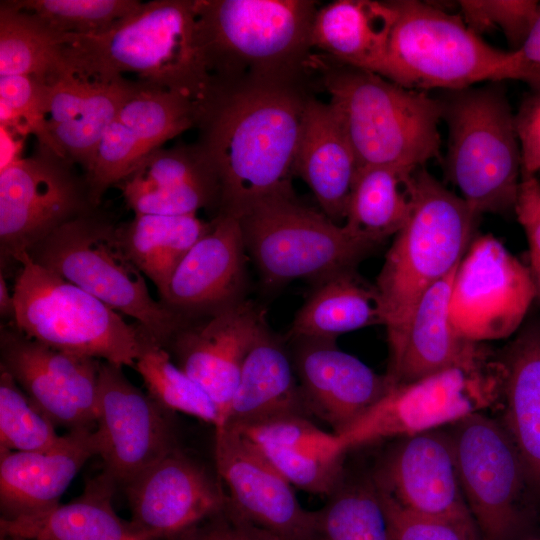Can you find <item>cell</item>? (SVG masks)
Listing matches in <instances>:
<instances>
[{
  "label": "cell",
  "mask_w": 540,
  "mask_h": 540,
  "mask_svg": "<svg viewBox=\"0 0 540 540\" xmlns=\"http://www.w3.org/2000/svg\"><path fill=\"white\" fill-rule=\"evenodd\" d=\"M307 97L297 84L213 79L196 127L219 181L217 214L240 219L264 201L295 195Z\"/></svg>",
  "instance_id": "1"
},
{
  "label": "cell",
  "mask_w": 540,
  "mask_h": 540,
  "mask_svg": "<svg viewBox=\"0 0 540 540\" xmlns=\"http://www.w3.org/2000/svg\"><path fill=\"white\" fill-rule=\"evenodd\" d=\"M64 72L137 80L203 102L212 84L197 21L196 0L142 2L104 32L71 36L63 48Z\"/></svg>",
  "instance_id": "2"
},
{
  "label": "cell",
  "mask_w": 540,
  "mask_h": 540,
  "mask_svg": "<svg viewBox=\"0 0 540 540\" xmlns=\"http://www.w3.org/2000/svg\"><path fill=\"white\" fill-rule=\"evenodd\" d=\"M322 84L353 148L359 168L416 169L440 159L439 98L406 88L376 73L312 54Z\"/></svg>",
  "instance_id": "3"
},
{
  "label": "cell",
  "mask_w": 540,
  "mask_h": 540,
  "mask_svg": "<svg viewBox=\"0 0 540 540\" xmlns=\"http://www.w3.org/2000/svg\"><path fill=\"white\" fill-rule=\"evenodd\" d=\"M317 2L196 0L208 70L223 83L297 84L312 56Z\"/></svg>",
  "instance_id": "4"
},
{
  "label": "cell",
  "mask_w": 540,
  "mask_h": 540,
  "mask_svg": "<svg viewBox=\"0 0 540 540\" xmlns=\"http://www.w3.org/2000/svg\"><path fill=\"white\" fill-rule=\"evenodd\" d=\"M392 2L397 17L380 76L420 91H452L506 79L540 89V76L517 51L491 46L460 14L416 0Z\"/></svg>",
  "instance_id": "5"
},
{
  "label": "cell",
  "mask_w": 540,
  "mask_h": 540,
  "mask_svg": "<svg viewBox=\"0 0 540 540\" xmlns=\"http://www.w3.org/2000/svg\"><path fill=\"white\" fill-rule=\"evenodd\" d=\"M412 182L409 217L394 235L375 283L387 342L400 333L420 297L459 265L479 217L424 167L413 172Z\"/></svg>",
  "instance_id": "6"
},
{
  "label": "cell",
  "mask_w": 540,
  "mask_h": 540,
  "mask_svg": "<svg viewBox=\"0 0 540 540\" xmlns=\"http://www.w3.org/2000/svg\"><path fill=\"white\" fill-rule=\"evenodd\" d=\"M445 170L478 215L514 211L522 173L519 139L499 82L444 91Z\"/></svg>",
  "instance_id": "7"
},
{
  "label": "cell",
  "mask_w": 540,
  "mask_h": 540,
  "mask_svg": "<svg viewBox=\"0 0 540 540\" xmlns=\"http://www.w3.org/2000/svg\"><path fill=\"white\" fill-rule=\"evenodd\" d=\"M13 286L15 327L54 349L134 368L145 346L154 342L140 326L126 322L109 306L35 262L28 251Z\"/></svg>",
  "instance_id": "8"
},
{
  "label": "cell",
  "mask_w": 540,
  "mask_h": 540,
  "mask_svg": "<svg viewBox=\"0 0 540 540\" xmlns=\"http://www.w3.org/2000/svg\"><path fill=\"white\" fill-rule=\"evenodd\" d=\"M28 253L41 266L135 319L158 345L165 347L185 323L150 295L117 225L96 209L57 228Z\"/></svg>",
  "instance_id": "9"
},
{
  "label": "cell",
  "mask_w": 540,
  "mask_h": 540,
  "mask_svg": "<svg viewBox=\"0 0 540 540\" xmlns=\"http://www.w3.org/2000/svg\"><path fill=\"white\" fill-rule=\"evenodd\" d=\"M245 249L263 286L313 285L358 264L383 241L337 224L295 195L264 201L240 219Z\"/></svg>",
  "instance_id": "10"
},
{
  "label": "cell",
  "mask_w": 540,
  "mask_h": 540,
  "mask_svg": "<svg viewBox=\"0 0 540 540\" xmlns=\"http://www.w3.org/2000/svg\"><path fill=\"white\" fill-rule=\"evenodd\" d=\"M501 389L500 362L451 367L393 387L362 418L336 435L348 452L379 439L442 429L481 412L501 395Z\"/></svg>",
  "instance_id": "11"
},
{
  "label": "cell",
  "mask_w": 540,
  "mask_h": 540,
  "mask_svg": "<svg viewBox=\"0 0 540 540\" xmlns=\"http://www.w3.org/2000/svg\"><path fill=\"white\" fill-rule=\"evenodd\" d=\"M75 164L37 143L0 170L1 255L14 260L65 223L97 208Z\"/></svg>",
  "instance_id": "12"
},
{
  "label": "cell",
  "mask_w": 540,
  "mask_h": 540,
  "mask_svg": "<svg viewBox=\"0 0 540 540\" xmlns=\"http://www.w3.org/2000/svg\"><path fill=\"white\" fill-rule=\"evenodd\" d=\"M450 432L462 491L481 540H512L519 530V502L528 485L525 468L502 423L482 412Z\"/></svg>",
  "instance_id": "13"
},
{
  "label": "cell",
  "mask_w": 540,
  "mask_h": 540,
  "mask_svg": "<svg viewBox=\"0 0 540 540\" xmlns=\"http://www.w3.org/2000/svg\"><path fill=\"white\" fill-rule=\"evenodd\" d=\"M536 291L528 266L490 234L471 241L457 268L451 321L473 342L507 338L523 323Z\"/></svg>",
  "instance_id": "14"
},
{
  "label": "cell",
  "mask_w": 540,
  "mask_h": 540,
  "mask_svg": "<svg viewBox=\"0 0 540 540\" xmlns=\"http://www.w3.org/2000/svg\"><path fill=\"white\" fill-rule=\"evenodd\" d=\"M100 361L94 430L104 471L124 485L177 446L168 411L125 376Z\"/></svg>",
  "instance_id": "15"
},
{
  "label": "cell",
  "mask_w": 540,
  "mask_h": 540,
  "mask_svg": "<svg viewBox=\"0 0 540 540\" xmlns=\"http://www.w3.org/2000/svg\"><path fill=\"white\" fill-rule=\"evenodd\" d=\"M198 113L195 101L138 81L135 92L105 130L83 171L93 206L97 208L104 193L115 187L146 156L168 140L196 127Z\"/></svg>",
  "instance_id": "16"
},
{
  "label": "cell",
  "mask_w": 540,
  "mask_h": 540,
  "mask_svg": "<svg viewBox=\"0 0 540 540\" xmlns=\"http://www.w3.org/2000/svg\"><path fill=\"white\" fill-rule=\"evenodd\" d=\"M1 368L54 425L95 429L100 360L54 349L21 333L1 329Z\"/></svg>",
  "instance_id": "17"
},
{
  "label": "cell",
  "mask_w": 540,
  "mask_h": 540,
  "mask_svg": "<svg viewBox=\"0 0 540 540\" xmlns=\"http://www.w3.org/2000/svg\"><path fill=\"white\" fill-rule=\"evenodd\" d=\"M267 327L264 309L243 299L185 321L164 347L177 366L214 402L221 428L227 420L243 363Z\"/></svg>",
  "instance_id": "18"
},
{
  "label": "cell",
  "mask_w": 540,
  "mask_h": 540,
  "mask_svg": "<svg viewBox=\"0 0 540 540\" xmlns=\"http://www.w3.org/2000/svg\"><path fill=\"white\" fill-rule=\"evenodd\" d=\"M223 483L176 447L123 485L131 521L153 540H169L222 511Z\"/></svg>",
  "instance_id": "19"
},
{
  "label": "cell",
  "mask_w": 540,
  "mask_h": 540,
  "mask_svg": "<svg viewBox=\"0 0 540 540\" xmlns=\"http://www.w3.org/2000/svg\"><path fill=\"white\" fill-rule=\"evenodd\" d=\"M373 476L402 507L419 514L475 523L467 506L450 432L401 437Z\"/></svg>",
  "instance_id": "20"
},
{
  "label": "cell",
  "mask_w": 540,
  "mask_h": 540,
  "mask_svg": "<svg viewBox=\"0 0 540 540\" xmlns=\"http://www.w3.org/2000/svg\"><path fill=\"white\" fill-rule=\"evenodd\" d=\"M214 431L216 472L230 504L281 540H306L313 511L302 507L293 485L238 432L228 427Z\"/></svg>",
  "instance_id": "21"
},
{
  "label": "cell",
  "mask_w": 540,
  "mask_h": 540,
  "mask_svg": "<svg viewBox=\"0 0 540 540\" xmlns=\"http://www.w3.org/2000/svg\"><path fill=\"white\" fill-rule=\"evenodd\" d=\"M247 256L239 219L217 214L174 271L160 302L187 321L245 299Z\"/></svg>",
  "instance_id": "22"
},
{
  "label": "cell",
  "mask_w": 540,
  "mask_h": 540,
  "mask_svg": "<svg viewBox=\"0 0 540 540\" xmlns=\"http://www.w3.org/2000/svg\"><path fill=\"white\" fill-rule=\"evenodd\" d=\"M291 354L311 416L340 434L394 386L386 374L339 349L335 341L297 339Z\"/></svg>",
  "instance_id": "23"
},
{
  "label": "cell",
  "mask_w": 540,
  "mask_h": 540,
  "mask_svg": "<svg viewBox=\"0 0 540 540\" xmlns=\"http://www.w3.org/2000/svg\"><path fill=\"white\" fill-rule=\"evenodd\" d=\"M458 266L420 297L400 333L388 342L385 374L394 387L451 367L491 360L478 342L460 336L452 324L450 301Z\"/></svg>",
  "instance_id": "24"
},
{
  "label": "cell",
  "mask_w": 540,
  "mask_h": 540,
  "mask_svg": "<svg viewBox=\"0 0 540 540\" xmlns=\"http://www.w3.org/2000/svg\"><path fill=\"white\" fill-rule=\"evenodd\" d=\"M115 187L135 215H191L219 206L218 177L199 142L156 149Z\"/></svg>",
  "instance_id": "25"
},
{
  "label": "cell",
  "mask_w": 540,
  "mask_h": 540,
  "mask_svg": "<svg viewBox=\"0 0 540 540\" xmlns=\"http://www.w3.org/2000/svg\"><path fill=\"white\" fill-rule=\"evenodd\" d=\"M138 81L61 72L45 80V117L57 154L84 171L109 124Z\"/></svg>",
  "instance_id": "26"
},
{
  "label": "cell",
  "mask_w": 540,
  "mask_h": 540,
  "mask_svg": "<svg viewBox=\"0 0 540 540\" xmlns=\"http://www.w3.org/2000/svg\"><path fill=\"white\" fill-rule=\"evenodd\" d=\"M94 430H70L45 451L0 448L1 518L33 514L59 504L81 468L98 455Z\"/></svg>",
  "instance_id": "27"
},
{
  "label": "cell",
  "mask_w": 540,
  "mask_h": 540,
  "mask_svg": "<svg viewBox=\"0 0 540 540\" xmlns=\"http://www.w3.org/2000/svg\"><path fill=\"white\" fill-rule=\"evenodd\" d=\"M228 428L238 432L293 486L306 492L327 496L345 477L347 451L338 436L309 418Z\"/></svg>",
  "instance_id": "28"
},
{
  "label": "cell",
  "mask_w": 540,
  "mask_h": 540,
  "mask_svg": "<svg viewBox=\"0 0 540 540\" xmlns=\"http://www.w3.org/2000/svg\"><path fill=\"white\" fill-rule=\"evenodd\" d=\"M359 165L340 121L328 102L308 96L295 174L307 184L320 210L344 224Z\"/></svg>",
  "instance_id": "29"
},
{
  "label": "cell",
  "mask_w": 540,
  "mask_h": 540,
  "mask_svg": "<svg viewBox=\"0 0 540 540\" xmlns=\"http://www.w3.org/2000/svg\"><path fill=\"white\" fill-rule=\"evenodd\" d=\"M311 417L291 354L267 327L241 369L224 427Z\"/></svg>",
  "instance_id": "30"
},
{
  "label": "cell",
  "mask_w": 540,
  "mask_h": 540,
  "mask_svg": "<svg viewBox=\"0 0 540 540\" xmlns=\"http://www.w3.org/2000/svg\"><path fill=\"white\" fill-rule=\"evenodd\" d=\"M117 482L107 472L88 479L74 500L0 520L1 537L19 540H153L113 508Z\"/></svg>",
  "instance_id": "31"
},
{
  "label": "cell",
  "mask_w": 540,
  "mask_h": 540,
  "mask_svg": "<svg viewBox=\"0 0 540 540\" xmlns=\"http://www.w3.org/2000/svg\"><path fill=\"white\" fill-rule=\"evenodd\" d=\"M396 17L392 1H333L315 14L311 47L333 62L380 75Z\"/></svg>",
  "instance_id": "32"
},
{
  "label": "cell",
  "mask_w": 540,
  "mask_h": 540,
  "mask_svg": "<svg viewBox=\"0 0 540 540\" xmlns=\"http://www.w3.org/2000/svg\"><path fill=\"white\" fill-rule=\"evenodd\" d=\"M500 362L503 425L521 456L528 485L540 491V323L525 326Z\"/></svg>",
  "instance_id": "33"
},
{
  "label": "cell",
  "mask_w": 540,
  "mask_h": 540,
  "mask_svg": "<svg viewBox=\"0 0 540 540\" xmlns=\"http://www.w3.org/2000/svg\"><path fill=\"white\" fill-rule=\"evenodd\" d=\"M372 325H384L375 285L357 270L345 271L314 285L288 330L291 340H332Z\"/></svg>",
  "instance_id": "34"
},
{
  "label": "cell",
  "mask_w": 540,
  "mask_h": 540,
  "mask_svg": "<svg viewBox=\"0 0 540 540\" xmlns=\"http://www.w3.org/2000/svg\"><path fill=\"white\" fill-rule=\"evenodd\" d=\"M211 227L212 220L205 221L197 214L135 215L117 225L128 255L159 295L186 254Z\"/></svg>",
  "instance_id": "35"
},
{
  "label": "cell",
  "mask_w": 540,
  "mask_h": 540,
  "mask_svg": "<svg viewBox=\"0 0 540 540\" xmlns=\"http://www.w3.org/2000/svg\"><path fill=\"white\" fill-rule=\"evenodd\" d=\"M416 169L359 168L343 225L383 242L394 236L407 221L412 208V179Z\"/></svg>",
  "instance_id": "36"
},
{
  "label": "cell",
  "mask_w": 540,
  "mask_h": 540,
  "mask_svg": "<svg viewBox=\"0 0 540 540\" xmlns=\"http://www.w3.org/2000/svg\"><path fill=\"white\" fill-rule=\"evenodd\" d=\"M70 39L10 0L1 1L0 77L30 75L46 80L63 72V48Z\"/></svg>",
  "instance_id": "37"
},
{
  "label": "cell",
  "mask_w": 540,
  "mask_h": 540,
  "mask_svg": "<svg viewBox=\"0 0 540 540\" xmlns=\"http://www.w3.org/2000/svg\"><path fill=\"white\" fill-rule=\"evenodd\" d=\"M306 540H390L386 517L372 479L349 480L346 476L313 511Z\"/></svg>",
  "instance_id": "38"
},
{
  "label": "cell",
  "mask_w": 540,
  "mask_h": 540,
  "mask_svg": "<svg viewBox=\"0 0 540 540\" xmlns=\"http://www.w3.org/2000/svg\"><path fill=\"white\" fill-rule=\"evenodd\" d=\"M134 369L139 373L147 393L166 411L193 416L214 427H222L218 410L204 389L173 362L169 352L149 342Z\"/></svg>",
  "instance_id": "39"
},
{
  "label": "cell",
  "mask_w": 540,
  "mask_h": 540,
  "mask_svg": "<svg viewBox=\"0 0 540 540\" xmlns=\"http://www.w3.org/2000/svg\"><path fill=\"white\" fill-rule=\"evenodd\" d=\"M39 18L53 31L70 36L106 31L134 12L138 0H10Z\"/></svg>",
  "instance_id": "40"
},
{
  "label": "cell",
  "mask_w": 540,
  "mask_h": 540,
  "mask_svg": "<svg viewBox=\"0 0 540 540\" xmlns=\"http://www.w3.org/2000/svg\"><path fill=\"white\" fill-rule=\"evenodd\" d=\"M61 439L54 423L36 407L13 377L0 368V448L45 451Z\"/></svg>",
  "instance_id": "41"
},
{
  "label": "cell",
  "mask_w": 540,
  "mask_h": 540,
  "mask_svg": "<svg viewBox=\"0 0 540 540\" xmlns=\"http://www.w3.org/2000/svg\"><path fill=\"white\" fill-rule=\"evenodd\" d=\"M0 126L21 137L32 134L38 144L56 152L46 125L45 79L30 75L0 77Z\"/></svg>",
  "instance_id": "42"
},
{
  "label": "cell",
  "mask_w": 540,
  "mask_h": 540,
  "mask_svg": "<svg viewBox=\"0 0 540 540\" xmlns=\"http://www.w3.org/2000/svg\"><path fill=\"white\" fill-rule=\"evenodd\" d=\"M460 16L477 35L500 30L512 52L526 42L536 22L540 3L534 0H461Z\"/></svg>",
  "instance_id": "43"
},
{
  "label": "cell",
  "mask_w": 540,
  "mask_h": 540,
  "mask_svg": "<svg viewBox=\"0 0 540 540\" xmlns=\"http://www.w3.org/2000/svg\"><path fill=\"white\" fill-rule=\"evenodd\" d=\"M376 487L390 540H481L475 523L412 512Z\"/></svg>",
  "instance_id": "44"
},
{
  "label": "cell",
  "mask_w": 540,
  "mask_h": 540,
  "mask_svg": "<svg viewBox=\"0 0 540 540\" xmlns=\"http://www.w3.org/2000/svg\"><path fill=\"white\" fill-rule=\"evenodd\" d=\"M169 540H281L255 525L229 502L217 514Z\"/></svg>",
  "instance_id": "45"
},
{
  "label": "cell",
  "mask_w": 540,
  "mask_h": 540,
  "mask_svg": "<svg viewBox=\"0 0 540 540\" xmlns=\"http://www.w3.org/2000/svg\"><path fill=\"white\" fill-rule=\"evenodd\" d=\"M514 213L526 236L528 268L540 303V181L536 175L522 171Z\"/></svg>",
  "instance_id": "46"
},
{
  "label": "cell",
  "mask_w": 540,
  "mask_h": 540,
  "mask_svg": "<svg viewBox=\"0 0 540 540\" xmlns=\"http://www.w3.org/2000/svg\"><path fill=\"white\" fill-rule=\"evenodd\" d=\"M522 171L536 175L540 172V90H534L521 103L515 114Z\"/></svg>",
  "instance_id": "47"
},
{
  "label": "cell",
  "mask_w": 540,
  "mask_h": 540,
  "mask_svg": "<svg viewBox=\"0 0 540 540\" xmlns=\"http://www.w3.org/2000/svg\"><path fill=\"white\" fill-rule=\"evenodd\" d=\"M517 52L528 68L540 74V8L529 37Z\"/></svg>",
  "instance_id": "48"
},
{
  "label": "cell",
  "mask_w": 540,
  "mask_h": 540,
  "mask_svg": "<svg viewBox=\"0 0 540 540\" xmlns=\"http://www.w3.org/2000/svg\"><path fill=\"white\" fill-rule=\"evenodd\" d=\"M1 131V162L0 170L11 165L13 162L21 158L19 156L21 139H14L15 134L6 127L0 126Z\"/></svg>",
  "instance_id": "49"
},
{
  "label": "cell",
  "mask_w": 540,
  "mask_h": 540,
  "mask_svg": "<svg viewBox=\"0 0 540 540\" xmlns=\"http://www.w3.org/2000/svg\"><path fill=\"white\" fill-rule=\"evenodd\" d=\"M0 312L2 318H9L12 324L14 323L15 304L13 292L7 286L5 277L0 275Z\"/></svg>",
  "instance_id": "50"
},
{
  "label": "cell",
  "mask_w": 540,
  "mask_h": 540,
  "mask_svg": "<svg viewBox=\"0 0 540 540\" xmlns=\"http://www.w3.org/2000/svg\"><path fill=\"white\" fill-rule=\"evenodd\" d=\"M1 540H19V539L1 537Z\"/></svg>",
  "instance_id": "51"
}]
</instances>
